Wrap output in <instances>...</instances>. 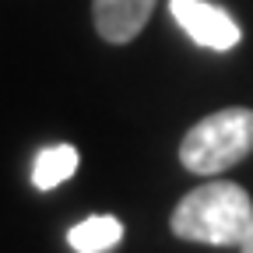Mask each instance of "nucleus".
<instances>
[{
  "instance_id": "obj_2",
  "label": "nucleus",
  "mask_w": 253,
  "mask_h": 253,
  "mask_svg": "<svg viewBox=\"0 0 253 253\" xmlns=\"http://www.w3.org/2000/svg\"><path fill=\"white\" fill-rule=\"evenodd\" d=\"M253 151V109L229 106L186 130L179 144V162L194 176H218Z\"/></svg>"
},
{
  "instance_id": "obj_4",
  "label": "nucleus",
  "mask_w": 253,
  "mask_h": 253,
  "mask_svg": "<svg viewBox=\"0 0 253 253\" xmlns=\"http://www.w3.org/2000/svg\"><path fill=\"white\" fill-rule=\"evenodd\" d=\"M151 11L155 0H91V25L106 42L126 46L144 32Z\"/></svg>"
},
{
  "instance_id": "obj_5",
  "label": "nucleus",
  "mask_w": 253,
  "mask_h": 253,
  "mask_svg": "<svg viewBox=\"0 0 253 253\" xmlns=\"http://www.w3.org/2000/svg\"><path fill=\"white\" fill-rule=\"evenodd\" d=\"M123 239V225L113 214H91L67 232V243L74 253H109Z\"/></svg>"
},
{
  "instance_id": "obj_1",
  "label": "nucleus",
  "mask_w": 253,
  "mask_h": 253,
  "mask_svg": "<svg viewBox=\"0 0 253 253\" xmlns=\"http://www.w3.org/2000/svg\"><path fill=\"white\" fill-rule=\"evenodd\" d=\"M253 225V201L232 179H208L176 204L169 229L186 243L243 246Z\"/></svg>"
},
{
  "instance_id": "obj_7",
  "label": "nucleus",
  "mask_w": 253,
  "mask_h": 253,
  "mask_svg": "<svg viewBox=\"0 0 253 253\" xmlns=\"http://www.w3.org/2000/svg\"><path fill=\"white\" fill-rule=\"evenodd\" d=\"M239 253H253V225H250V232H246V239H243Z\"/></svg>"
},
{
  "instance_id": "obj_3",
  "label": "nucleus",
  "mask_w": 253,
  "mask_h": 253,
  "mask_svg": "<svg viewBox=\"0 0 253 253\" xmlns=\"http://www.w3.org/2000/svg\"><path fill=\"white\" fill-rule=\"evenodd\" d=\"M169 14L176 18V25L186 32L190 39L204 49L214 53H229L243 42V28L239 21L225 11L211 4V0H169Z\"/></svg>"
},
{
  "instance_id": "obj_6",
  "label": "nucleus",
  "mask_w": 253,
  "mask_h": 253,
  "mask_svg": "<svg viewBox=\"0 0 253 253\" xmlns=\"http://www.w3.org/2000/svg\"><path fill=\"white\" fill-rule=\"evenodd\" d=\"M74 172H78V148L74 144H53V148L36 155L32 183H36V190H53L60 183H67Z\"/></svg>"
}]
</instances>
